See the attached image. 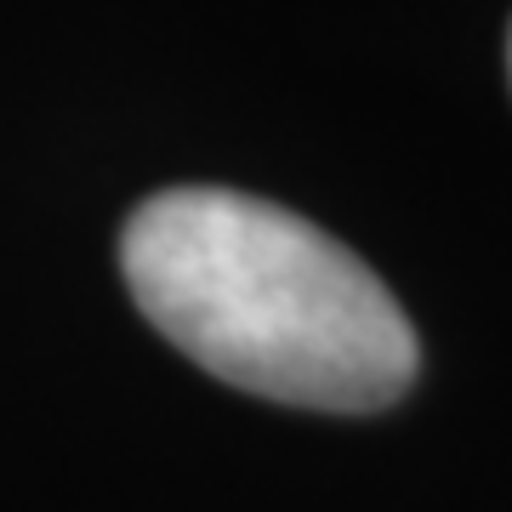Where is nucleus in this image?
I'll return each instance as SVG.
<instances>
[{"label":"nucleus","mask_w":512,"mask_h":512,"mask_svg":"<svg viewBox=\"0 0 512 512\" xmlns=\"http://www.w3.org/2000/svg\"><path fill=\"white\" fill-rule=\"evenodd\" d=\"M120 268L165 342L302 410H382L416 376V330L376 268L285 205L171 188L126 222Z\"/></svg>","instance_id":"obj_1"}]
</instances>
